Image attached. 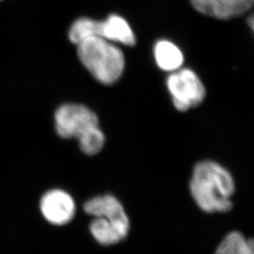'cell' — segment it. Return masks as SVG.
<instances>
[{
  "mask_svg": "<svg viewBox=\"0 0 254 254\" xmlns=\"http://www.w3.org/2000/svg\"><path fill=\"white\" fill-rule=\"evenodd\" d=\"M97 127H99L97 115L81 104L65 103L55 110V131L64 139H79Z\"/></svg>",
  "mask_w": 254,
  "mask_h": 254,
  "instance_id": "3957f363",
  "label": "cell"
},
{
  "mask_svg": "<svg viewBox=\"0 0 254 254\" xmlns=\"http://www.w3.org/2000/svg\"><path fill=\"white\" fill-rule=\"evenodd\" d=\"M78 140L79 148L84 154L94 155L98 154L105 145L106 137L100 127H97L90 130Z\"/></svg>",
  "mask_w": 254,
  "mask_h": 254,
  "instance_id": "8fae6325",
  "label": "cell"
},
{
  "mask_svg": "<svg viewBox=\"0 0 254 254\" xmlns=\"http://www.w3.org/2000/svg\"><path fill=\"white\" fill-rule=\"evenodd\" d=\"M38 207L41 216L54 227H63L70 223L75 215V202L67 191L51 189L45 191Z\"/></svg>",
  "mask_w": 254,
  "mask_h": 254,
  "instance_id": "5b68a950",
  "label": "cell"
},
{
  "mask_svg": "<svg viewBox=\"0 0 254 254\" xmlns=\"http://www.w3.org/2000/svg\"><path fill=\"white\" fill-rule=\"evenodd\" d=\"M84 211L94 218H102L127 236L129 219L122 203L114 196L103 195L88 200L84 204Z\"/></svg>",
  "mask_w": 254,
  "mask_h": 254,
  "instance_id": "8992f818",
  "label": "cell"
},
{
  "mask_svg": "<svg viewBox=\"0 0 254 254\" xmlns=\"http://www.w3.org/2000/svg\"><path fill=\"white\" fill-rule=\"evenodd\" d=\"M1 1H3V0H0V2H1Z\"/></svg>",
  "mask_w": 254,
  "mask_h": 254,
  "instance_id": "4fadbf2b",
  "label": "cell"
},
{
  "mask_svg": "<svg viewBox=\"0 0 254 254\" xmlns=\"http://www.w3.org/2000/svg\"><path fill=\"white\" fill-rule=\"evenodd\" d=\"M215 254H254L253 239H247L239 232L230 233L221 241Z\"/></svg>",
  "mask_w": 254,
  "mask_h": 254,
  "instance_id": "30bf717a",
  "label": "cell"
},
{
  "mask_svg": "<svg viewBox=\"0 0 254 254\" xmlns=\"http://www.w3.org/2000/svg\"><path fill=\"white\" fill-rule=\"evenodd\" d=\"M190 188L195 202L206 213H226L233 208L234 178L217 162L205 160L196 164Z\"/></svg>",
  "mask_w": 254,
  "mask_h": 254,
  "instance_id": "6da1fadb",
  "label": "cell"
},
{
  "mask_svg": "<svg viewBox=\"0 0 254 254\" xmlns=\"http://www.w3.org/2000/svg\"><path fill=\"white\" fill-rule=\"evenodd\" d=\"M173 105L179 111L195 109L203 102L206 91L200 77L190 69L172 72L167 79Z\"/></svg>",
  "mask_w": 254,
  "mask_h": 254,
  "instance_id": "277c9868",
  "label": "cell"
},
{
  "mask_svg": "<svg viewBox=\"0 0 254 254\" xmlns=\"http://www.w3.org/2000/svg\"><path fill=\"white\" fill-rule=\"evenodd\" d=\"M97 37L113 44L134 46L136 37L128 22L117 14H111L105 21H98Z\"/></svg>",
  "mask_w": 254,
  "mask_h": 254,
  "instance_id": "ba28073f",
  "label": "cell"
},
{
  "mask_svg": "<svg viewBox=\"0 0 254 254\" xmlns=\"http://www.w3.org/2000/svg\"><path fill=\"white\" fill-rule=\"evenodd\" d=\"M200 13L214 18L227 20L244 14L254 5V0H190Z\"/></svg>",
  "mask_w": 254,
  "mask_h": 254,
  "instance_id": "52a82bcc",
  "label": "cell"
},
{
  "mask_svg": "<svg viewBox=\"0 0 254 254\" xmlns=\"http://www.w3.org/2000/svg\"><path fill=\"white\" fill-rule=\"evenodd\" d=\"M76 47L81 64L101 84L110 86L121 78L126 58L116 44L99 37H91L83 40Z\"/></svg>",
  "mask_w": 254,
  "mask_h": 254,
  "instance_id": "7a4b0ae2",
  "label": "cell"
},
{
  "mask_svg": "<svg viewBox=\"0 0 254 254\" xmlns=\"http://www.w3.org/2000/svg\"><path fill=\"white\" fill-rule=\"evenodd\" d=\"M154 55L157 66L166 72L177 71L184 64V55L180 48L167 40L158 41L155 44Z\"/></svg>",
  "mask_w": 254,
  "mask_h": 254,
  "instance_id": "9c48e42d",
  "label": "cell"
},
{
  "mask_svg": "<svg viewBox=\"0 0 254 254\" xmlns=\"http://www.w3.org/2000/svg\"><path fill=\"white\" fill-rule=\"evenodd\" d=\"M250 26L252 28H254V17L250 16Z\"/></svg>",
  "mask_w": 254,
  "mask_h": 254,
  "instance_id": "7c38bea8",
  "label": "cell"
}]
</instances>
